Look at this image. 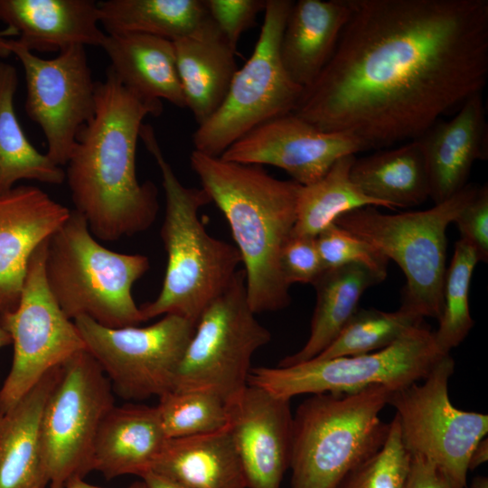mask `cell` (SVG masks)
Masks as SVG:
<instances>
[{
  "mask_svg": "<svg viewBox=\"0 0 488 488\" xmlns=\"http://www.w3.org/2000/svg\"><path fill=\"white\" fill-rule=\"evenodd\" d=\"M487 0H352L331 59L293 112L366 150L414 140L482 93Z\"/></svg>",
  "mask_w": 488,
  "mask_h": 488,
  "instance_id": "1",
  "label": "cell"
},
{
  "mask_svg": "<svg viewBox=\"0 0 488 488\" xmlns=\"http://www.w3.org/2000/svg\"><path fill=\"white\" fill-rule=\"evenodd\" d=\"M95 104L76 137L65 179L91 234L113 241L146 230L157 216L158 190L151 181L138 182L136 152L144 118L160 115L163 106L132 93L110 68L96 82Z\"/></svg>",
  "mask_w": 488,
  "mask_h": 488,
  "instance_id": "2",
  "label": "cell"
},
{
  "mask_svg": "<svg viewBox=\"0 0 488 488\" xmlns=\"http://www.w3.org/2000/svg\"><path fill=\"white\" fill-rule=\"evenodd\" d=\"M202 188L226 218L246 274L247 297L255 313L274 312L291 302L280 267L284 245L296 221L300 184L242 164L192 151Z\"/></svg>",
  "mask_w": 488,
  "mask_h": 488,
  "instance_id": "3",
  "label": "cell"
},
{
  "mask_svg": "<svg viewBox=\"0 0 488 488\" xmlns=\"http://www.w3.org/2000/svg\"><path fill=\"white\" fill-rule=\"evenodd\" d=\"M139 137L162 176L165 213L160 235L167 254L161 291L140 310L145 321L174 314L196 325L204 309L231 283L241 256L236 246L206 231L198 212L211 202V198L202 188L186 187L180 182L152 127L143 124Z\"/></svg>",
  "mask_w": 488,
  "mask_h": 488,
  "instance_id": "4",
  "label": "cell"
},
{
  "mask_svg": "<svg viewBox=\"0 0 488 488\" xmlns=\"http://www.w3.org/2000/svg\"><path fill=\"white\" fill-rule=\"evenodd\" d=\"M393 389L314 394L293 416L291 488H337L385 443L389 424L380 414Z\"/></svg>",
  "mask_w": 488,
  "mask_h": 488,
  "instance_id": "5",
  "label": "cell"
},
{
  "mask_svg": "<svg viewBox=\"0 0 488 488\" xmlns=\"http://www.w3.org/2000/svg\"><path fill=\"white\" fill-rule=\"evenodd\" d=\"M149 267L145 255L118 253L99 244L75 210L48 239L46 281L70 320L88 316L109 328L145 322L132 287Z\"/></svg>",
  "mask_w": 488,
  "mask_h": 488,
  "instance_id": "6",
  "label": "cell"
},
{
  "mask_svg": "<svg viewBox=\"0 0 488 488\" xmlns=\"http://www.w3.org/2000/svg\"><path fill=\"white\" fill-rule=\"evenodd\" d=\"M478 188L466 184L424 211L386 214L366 206L341 215L334 223L398 264L406 277L402 305L423 318L438 320L446 272V230Z\"/></svg>",
  "mask_w": 488,
  "mask_h": 488,
  "instance_id": "7",
  "label": "cell"
},
{
  "mask_svg": "<svg viewBox=\"0 0 488 488\" xmlns=\"http://www.w3.org/2000/svg\"><path fill=\"white\" fill-rule=\"evenodd\" d=\"M294 2L267 0L260 34L245 65L237 70L221 107L192 135L197 152L221 156L257 127L293 113L304 89L286 73L280 43Z\"/></svg>",
  "mask_w": 488,
  "mask_h": 488,
  "instance_id": "8",
  "label": "cell"
},
{
  "mask_svg": "<svg viewBox=\"0 0 488 488\" xmlns=\"http://www.w3.org/2000/svg\"><path fill=\"white\" fill-rule=\"evenodd\" d=\"M446 354L437 346L434 331L421 324L376 352L251 368L248 384L286 399L301 394L355 393L377 385L397 390L425 379Z\"/></svg>",
  "mask_w": 488,
  "mask_h": 488,
  "instance_id": "9",
  "label": "cell"
},
{
  "mask_svg": "<svg viewBox=\"0 0 488 488\" xmlns=\"http://www.w3.org/2000/svg\"><path fill=\"white\" fill-rule=\"evenodd\" d=\"M246 286L245 271L239 268L202 313L172 390L208 392L229 405L248 386L251 358L271 334L255 317Z\"/></svg>",
  "mask_w": 488,
  "mask_h": 488,
  "instance_id": "10",
  "label": "cell"
},
{
  "mask_svg": "<svg viewBox=\"0 0 488 488\" xmlns=\"http://www.w3.org/2000/svg\"><path fill=\"white\" fill-rule=\"evenodd\" d=\"M112 392L110 381L86 349L60 366L40 428L48 488H65L91 472L98 429L115 406Z\"/></svg>",
  "mask_w": 488,
  "mask_h": 488,
  "instance_id": "11",
  "label": "cell"
},
{
  "mask_svg": "<svg viewBox=\"0 0 488 488\" xmlns=\"http://www.w3.org/2000/svg\"><path fill=\"white\" fill-rule=\"evenodd\" d=\"M454 371L449 353L425 379L392 391L388 404L396 410L408 453L433 463L453 488H466L469 457L487 436L488 416L453 405L448 385Z\"/></svg>",
  "mask_w": 488,
  "mask_h": 488,
  "instance_id": "12",
  "label": "cell"
},
{
  "mask_svg": "<svg viewBox=\"0 0 488 488\" xmlns=\"http://www.w3.org/2000/svg\"><path fill=\"white\" fill-rule=\"evenodd\" d=\"M47 242L29 259L17 306L0 317L14 345L13 362L0 386V416L50 371L86 349L73 320L65 315L48 286L44 272Z\"/></svg>",
  "mask_w": 488,
  "mask_h": 488,
  "instance_id": "13",
  "label": "cell"
},
{
  "mask_svg": "<svg viewBox=\"0 0 488 488\" xmlns=\"http://www.w3.org/2000/svg\"><path fill=\"white\" fill-rule=\"evenodd\" d=\"M86 347L125 399L160 398L173 389L195 324L166 314L145 327L109 328L88 316L73 320Z\"/></svg>",
  "mask_w": 488,
  "mask_h": 488,
  "instance_id": "14",
  "label": "cell"
},
{
  "mask_svg": "<svg viewBox=\"0 0 488 488\" xmlns=\"http://www.w3.org/2000/svg\"><path fill=\"white\" fill-rule=\"evenodd\" d=\"M6 47L20 61L26 81L25 111L42 128L46 155L66 165L80 129L95 113V89L85 46L74 45L52 59H43L6 40Z\"/></svg>",
  "mask_w": 488,
  "mask_h": 488,
  "instance_id": "15",
  "label": "cell"
},
{
  "mask_svg": "<svg viewBox=\"0 0 488 488\" xmlns=\"http://www.w3.org/2000/svg\"><path fill=\"white\" fill-rule=\"evenodd\" d=\"M366 150L356 137L324 132L294 113L267 121L239 138L220 156L242 164H269L300 185L321 179L340 158Z\"/></svg>",
  "mask_w": 488,
  "mask_h": 488,
  "instance_id": "16",
  "label": "cell"
},
{
  "mask_svg": "<svg viewBox=\"0 0 488 488\" xmlns=\"http://www.w3.org/2000/svg\"><path fill=\"white\" fill-rule=\"evenodd\" d=\"M228 408V427L248 488H280L291 458L290 399L248 384Z\"/></svg>",
  "mask_w": 488,
  "mask_h": 488,
  "instance_id": "17",
  "label": "cell"
},
{
  "mask_svg": "<svg viewBox=\"0 0 488 488\" xmlns=\"http://www.w3.org/2000/svg\"><path fill=\"white\" fill-rule=\"evenodd\" d=\"M70 212L35 186L0 193V317L17 306L31 256Z\"/></svg>",
  "mask_w": 488,
  "mask_h": 488,
  "instance_id": "18",
  "label": "cell"
},
{
  "mask_svg": "<svg viewBox=\"0 0 488 488\" xmlns=\"http://www.w3.org/2000/svg\"><path fill=\"white\" fill-rule=\"evenodd\" d=\"M487 122L482 93L466 99L448 121H436L418 142L426 164L430 194L441 203L467 183L473 164L487 157Z\"/></svg>",
  "mask_w": 488,
  "mask_h": 488,
  "instance_id": "19",
  "label": "cell"
},
{
  "mask_svg": "<svg viewBox=\"0 0 488 488\" xmlns=\"http://www.w3.org/2000/svg\"><path fill=\"white\" fill-rule=\"evenodd\" d=\"M0 20L31 52L100 47L106 36L99 28V5L92 0H0Z\"/></svg>",
  "mask_w": 488,
  "mask_h": 488,
  "instance_id": "20",
  "label": "cell"
},
{
  "mask_svg": "<svg viewBox=\"0 0 488 488\" xmlns=\"http://www.w3.org/2000/svg\"><path fill=\"white\" fill-rule=\"evenodd\" d=\"M156 407L114 406L102 419L92 452L91 471L107 479L151 471L167 441Z\"/></svg>",
  "mask_w": 488,
  "mask_h": 488,
  "instance_id": "21",
  "label": "cell"
},
{
  "mask_svg": "<svg viewBox=\"0 0 488 488\" xmlns=\"http://www.w3.org/2000/svg\"><path fill=\"white\" fill-rule=\"evenodd\" d=\"M352 13V0L294 2L283 32L280 57L290 79L305 89L333 54Z\"/></svg>",
  "mask_w": 488,
  "mask_h": 488,
  "instance_id": "22",
  "label": "cell"
},
{
  "mask_svg": "<svg viewBox=\"0 0 488 488\" xmlns=\"http://www.w3.org/2000/svg\"><path fill=\"white\" fill-rule=\"evenodd\" d=\"M186 108L200 126L221 107L237 71L235 52L208 19L192 34L173 42Z\"/></svg>",
  "mask_w": 488,
  "mask_h": 488,
  "instance_id": "23",
  "label": "cell"
},
{
  "mask_svg": "<svg viewBox=\"0 0 488 488\" xmlns=\"http://www.w3.org/2000/svg\"><path fill=\"white\" fill-rule=\"evenodd\" d=\"M100 47L111 61L109 68L138 98L149 102L164 99L186 108L172 41L143 33H106Z\"/></svg>",
  "mask_w": 488,
  "mask_h": 488,
  "instance_id": "24",
  "label": "cell"
},
{
  "mask_svg": "<svg viewBox=\"0 0 488 488\" xmlns=\"http://www.w3.org/2000/svg\"><path fill=\"white\" fill-rule=\"evenodd\" d=\"M60 366L50 371L14 407L0 416V488H48L41 419Z\"/></svg>",
  "mask_w": 488,
  "mask_h": 488,
  "instance_id": "25",
  "label": "cell"
},
{
  "mask_svg": "<svg viewBox=\"0 0 488 488\" xmlns=\"http://www.w3.org/2000/svg\"><path fill=\"white\" fill-rule=\"evenodd\" d=\"M152 471L190 488H248L228 427L167 439Z\"/></svg>",
  "mask_w": 488,
  "mask_h": 488,
  "instance_id": "26",
  "label": "cell"
},
{
  "mask_svg": "<svg viewBox=\"0 0 488 488\" xmlns=\"http://www.w3.org/2000/svg\"><path fill=\"white\" fill-rule=\"evenodd\" d=\"M386 277L361 264L325 269L313 284L316 304L308 339L298 352L282 359L278 366H291L318 356L357 311L366 289L380 284Z\"/></svg>",
  "mask_w": 488,
  "mask_h": 488,
  "instance_id": "27",
  "label": "cell"
},
{
  "mask_svg": "<svg viewBox=\"0 0 488 488\" xmlns=\"http://www.w3.org/2000/svg\"><path fill=\"white\" fill-rule=\"evenodd\" d=\"M350 177L365 195L391 210L421 204L430 194L425 161L416 139L356 157Z\"/></svg>",
  "mask_w": 488,
  "mask_h": 488,
  "instance_id": "28",
  "label": "cell"
},
{
  "mask_svg": "<svg viewBox=\"0 0 488 488\" xmlns=\"http://www.w3.org/2000/svg\"><path fill=\"white\" fill-rule=\"evenodd\" d=\"M98 5L106 33H143L172 42L192 34L209 17L203 0H108Z\"/></svg>",
  "mask_w": 488,
  "mask_h": 488,
  "instance_id": "29",
  "label": "cell"
},
{
  "mask_svg": "<svg viewBox=\"0 0 488 488\" xmlns=\"http://www.w3.org/2000/svg\"><path fill=\"white\" fill-rule=\"evenodd\" d=\"M16 69L0 61V193L20 180L53 185L65 181V171L28 140L15 115Z\"/></svg>",
  "mask_w": 488,
  "mask_h": 488,
  "instance_id": "30",
  "label": "cell"
},
{
  "mask_svg": "<svg viewBox=\"0 0 488 488\" xmlns=\"http://www.w3.org/2000/svg\"><path fill=\"white\" fill-rule=\"evenodd\" d=\"M355 155L338 159L318 181L300 185L293 234L315 238L341 215L366 206L382 207L365 195L350 177Z\"/></svg>",
  "mask_w": 488,
  "mask_h": 488,
  "instance_id": "31",
  "label": "cell"
},
{
  "mask_svg": "<svg viewBox=\"0 0 488 488\" xmlns=\"http://www.w3.org/2000/svg\"><path fill=\"white\" fill-rule=\"evenodd\" d=\"M421 324L423 317L402 305L394 312L358 308L333 342L314 359L376 352L389 346Z\"/></svg>",
  "mask_w": 488,
  "mask_h": 488,
  "instance_id": "32",
  "label": "cell"
},
{
  "mask_svg": "<svg viewBox=\"0 0 488 488\" xmlns=\"http://www.w3.org/2000/svg\"><path fill=\"white\" fill-rule=\"evenodd\" d=\"M480 262L475 249L459 239L455 245L453 258L446 268L443 306L438 318V328L434 331L437 346L445 353L457 347L474 324L470 313L469 292L474 270Z\"/></svg>",
  "mask_w": 488,
  "mask_h": 488,
  "instance_id": "33",
  "label": "cell"
},
{
  "mask_svg": "<svg viewBox=\"0 0 488 488\" xmlns=\"http://www.w3.org/2000/svg\"><path fill=\"white\" fill-rule=\"evenodd\" d=\"M156 408L168 439L208 434L229 425L228 405L208 392L171 390L159 398Z\"/></svg>",
  "mask_w": 488,
  "mask_h": 488,
  "instance_id": "34",
  "label": "cell"
},
{
  "mask_svg": "<svg viewBox=\"0 0 488 488\" xmlns=\"http://www.w3.org/2000/svg\"><path fill=\"white\" fill-rule=\"evenodd\" d=\"M410 463L396 416L383 446L352 470L337 488H403Z\"/></svg>",
  "mask_w": 488,
  "mask_h": 488,
  "instance_id": "35",
  "label": "cell"
},
{
  "mask_svg": "<svg viewBox=\"0 0 488 488\" xmlns=\"http://www.w3.org/2000/svg\"><path fill=\"white\" fill-rule=\"evenodd\" d=\"M315 240L324 269L361 264L387 276L389 259L384 254L334 222L322 230Z\"/></svg>",
  "mask_w": 488,
  "mask_h": 488,
  "instance_id": "36",
  "label": "cell"
},
{
  "mask_svg": "<svg viewBox=\"0 0 488 488\" xmlns=\"http://www.w3.org/2000/svg\"><path fill=\"white\" fill-rule=\"evenodd\" d=\"M280 267L286 282L314 284L325 270L314 237L291 234L283 247Z\"/></svg>",
  "mask_w": 488,
  "mask_h": 488,
  "instance_id": "37",
  "label": "cell"
},
{
  "mask_svg": "<svg viewBox=\"0 0 488 488\" xmlns=\"http://www.w3.org/2000/svg\"><path fill=\"white\" fill-rule=\"evenodd\" d=\"M210 17L236 51L240 35L255 23L267 0H203Z\"/></svg>",
  "mask_w": 488,
  "mask_h": 488,
  "instance_id": "38",
  "label": "cell"
},
{
  "mask_svg": "<svg viewBox=\"0 0 488 488\" xmlns=\"http://www.w3.org/2000/svg\"><path fill=\"white\" fill-rule=\"evenodd\" d=\"M460 239L470 244L480 261L488 260V186L484 184L455 220Z\"/></svg>",
  "mask_w": 488,
  "mask_h": 488,
  "instance_id": "39",
  "label": "cell"
},
{
  "mask_svg": "<svg viewBox=\"0 0 488 488\" xmlns=\"http://www.w3.org/2000/svg\"><path fill=\"white\" fill-rule=\"evenodd\" d=\"M403 488H453L445 474L427 459L410 455Z\"/></svg>",
  "mask_w": 488,
  "mask_h": 488,
  "instance_id": "40",
  "label": "cell"
},
{
  "mask_svg": "<svg viewBox=\"0 0 488 488\" xmlns=\"http://www.w3.org/2000/svg\"><path fill=\"white\" fill-rule=\"evenodd\" d=\"M141 478L145 488H190L152 470Z\"/></svg>",
  "mask_w": 488,
  "mask_h": 488,
  "instance_id": "41",
  "label": "cell"
},
{
  "mask_svg": "<svg viewBox=\"0 0 488 488\" xmlns=\"http://www.w3.org/2000/svg\"><path fill=\"white\" fill-rule=\"evenodd\" d=\"M488 460V438H482L471 452L468 461V471H474Z\"/></svg>",
  "mask_w": 488,
  "mask_h": 488,
  "instance_id": "42",
  "label": "cell"
},
{
  "mask_svg": "<svg viewBox=\"0 0 488 488\" xmlns=\"http://www.w3.org/2000/svg\"><path fill=\"white\" fill-rule=\"evenodd\" d=\"M65 488H103L99 486L93 485L86 481L83 478H75L70 481ZM127 488H145V485L143 481L135 482Z\"/></svg>",
  "mask_w": 488,
  "mask_h": 488,
  "instance_id": "43",
  "label": "cell"
},
{
  "mask_svg": "<svg viewBox=\"0 0 488 488\" xmlns=\"http://www.w3.org/2000/svg\"><path fill=\"white\" fill-rule=\"evenodd\" d=\"M10 36H17L16 32L11 28L6 27L5 30L0 31V56L1 57H6L10 54V52L8 51L6 47V40L7 37Z\"/></svg>",
  "mask_w": 488,
  "mask_h": 488,
  "instance_id": "44",
  "label": "cell"
},
{
  "mask_svg": "<svg viewBox=\"0 0 488 488\" xmlns=\"http://www.w3.org/2000/svg\"><path fill=\"white\" fill-rule=\"evenodd\" d=\"M470 488H488V478L482 475L475 477L473 480Z\"/></svg>",
  "mask_w": 488,
  "mask_h": 488,
  "instance_id": "45",
  "label": "cell"
},
{
  "mask_svg": "<svg viewBox=\"0 0 488 488\" xmlns=\"http://www.w3.org/2000/svg\"><path fill=\"white\" fill-rule=\"evenodd\" d=\"M12 343V340L8 333L0 324V349Z\"/></svg>",
  "mask_w": 488,
  "mask_h": 488,
  "instance_id": "46",
  "label": "cell"
}]
</instances>
